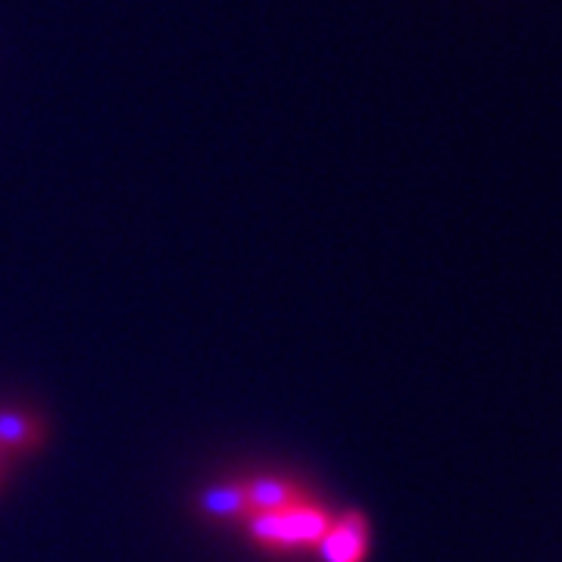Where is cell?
Wrapping results in <instances>:
<instances>
[{
  "instance_id": "6da1fadb",
  "label": "cell",
  "mask_w": 562,
  "mask_h": 562,
  "mask_svg": "<svg viewBox=\"0 0 562 562\" xmlns=\"http://www.w3.org/2000/svg\"><path fill=\"white\" fill-rule=\"evenodd\" d=\"M331 528V516L319 503L306 501L301 506L281 509V513H260L247 522L250 538L262 547H319V541Z\"/></svg>"
},
{
  "instance_id": "7a4b0ae2",
  "label": "cell",
  "mask_w": 562,
  "mask_h": 562,
  "mask_svg": "<svg viewBox=\"0 0 562 562\" xmlns=\"http://www.w3.org/2000/svg\"><path fill=\"white\" fill-rule=\"evenodd\" d=\"M372 531L360 513H344L341 519H331L328 535L319 541V553L325 562H362L369 553Z\"/></svg>"
},
{
  "instance_id": "3957f363",
  "label": "cell",
  "mask_w": 562,
  "mask_h": 562,
  "mask_svg": "<svg viewBox=\"0 0 562 562\" xmlns=\"http://www.w3.org/2000/svg\"><path fill=\"white\" fill-rule=\"evenodd\" d=\"M44 425L32 413L22 409H0V450L3 457L35 453L44 443Z\"/></svg>"
},
{
  "instance_id": "277c9868",
  "label": "cell",
  "mask_w": 562,
  "mask_h": 562,
  "mask_svg": "<svg viewBox=\"0 0 562 562\" xmlns=\"http://www.w3.org/2000/svg\"><path fill=\"white\" fill-rule=\"evenodd\" d=\"M244 487H247V497L254 506V516L281 513V509H291V506L310 501L301 491V484L288 482V479H247Z\"/></svg>"
},
{
  "instance_id": "5b68a950",
  "label": "cell",
  "mask_w": 562,
  "mask_h": 562,
  "mask_svg": "<svg viewBox=\"0 0 562 562\" xmlns=\"http://www.w3.org/2000/svg\"><path fill=\"white\" fill-rule=\"evenodd\" d=\"M201 509L213 519H225V522H250L254 519V506L247 497L244 482H228L220 487H210L201 497Z\"/></svg>"
},
{
  "instance_id": "8992f818",
  "label": "cell",
  "mask_w": 562,
  "mask_h": 562,
  "mask_svg": "<svg viewBox=\"0 0 562 562\" xmlns=\"http://www.w3.org/2000/svg\"><path fill=\"white\" fill-rule=\"evenodd\" d=\"M3 465H7V457H3V450H0V479H3Z\"/></svg>"
}]
</instances>
